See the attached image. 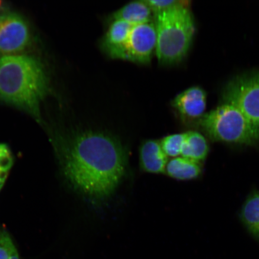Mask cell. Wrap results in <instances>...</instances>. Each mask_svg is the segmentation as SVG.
Here are the masks:
<instances>
[{"label":"cell","mask_w":259,"mask_h":259,"mask_svg":"<svg viewBox=\"0 0 259 259\" xmlns=\"http://www.w3.org/2000/svg\"><path fill=\"white\" fill-rule=\"evenodd\" d=\"M189 6H181L154 15L157 34L155 53L162 64L180 62L189 50L195 27Z\"/></svg>","instance_id":"obj_3"},{"label":"cell","mask_w":259,"mask_h":259,"mask_svg":"<svg viewBox=\"0 0 259 259\" xmlns=\"http://www.w3.org/2000/svg\"><path fill=\"white\" fill-rule=\"evenodd\" d=\"M139 158L142 169L151 174L164 173L169 160L162 149L160 141L153 139L142 144Z\"/></svg>","instance_id":"obj_10"},{"label":"cell","mask_w":259,"mask_h":259,"mask_svg":"<svg viewBox=\"0 0 259 259\" xmlns=\"http://www.w3.org/2000/svg\"><path fill=\"white\" fill-rule=\"evenodd\" d=\"M184 134L185 137L181 156L201 163L205 159L209 151L206 139L196 132H188L184 133Z\"/></svg>","instance_id":"obj_13"},{"label":"cell","mask_w":259,"mask_h":259,"mask_svg":"<svg viewBox=\"0 0 259 259\" xmlns=\"http://www.w3.org/2000/svg\"><path fill=\"white\" fill-rule=\"evenodd\" d=\"M8 174V172H0V190H2L3 187L5 185Z\"/></svg>","instance_id":"obj_20"},{"label":"cell","mask_w":259,"mask_h":259,"mask_svg":"<svg viewBox=\"0 0 259 259\" xmlns=\"http://www.w3.org/2000/svg\"><path fill=\"white\" fill-rule=\"evenodd\" d=\"M0 244L4 246L9 252V259H21L17 248L8 233L0 231Z\"/></svg>","instance_id":"obj_18"},{"label":"cell","mask_w":259,"mask_h":259,"mask_svg":"<svg viewBox=\"0 0 259 259\" xmlns=\"http://www.w3.org/2000/svg\"><path fill=\"white\" fill-rule=\"evenodd\" d=\"M223 103L231 105L247 119L259 137V74L238 77L223 94Z\"/></svg>","instance_id":"obj_5"},{"label":"cell","mask_w":259,"mask_h":259,"mask_svg":"<svg viewBox=\"0 0 259 259\" xmlns=\"http://www.w3.org/2000/svg\"><path fill=\"white\" fill-rule=\"evenodd\" d=\"M185 134H177L166 136L160 141L162 149L168 158L181 156Z\"/></svg>","instance_id":"obj_15"},{"label":"cell","mask_w":259,"mask_h":259,"mask_svg":"<svg viewBox=\"0 0 259 259\" xmlns=\"http://www.w3.org/2000/svg\"><path fill=\"white\" fill-rule=\"evenodd\" d=\"M172 106L186 121L199 120L206 106V95L202 89L193 87L184 91L173 100Z\"/></svg>","instance_id":"obj_8"},{"label":"cell","mask_w":259,"mask_h":259,"mask_svg":"<svg viewBox=\"0 0 259 259\" xmlns=\"http://www.w3.org/2000/svg\"><path fill=\"white\" fill-rule=\"evenodd\" d=\"M133 26L122 21H110L108 30L100 42L102 51L109 57L121 60L123 49Z\"/></svg>","instance_id":"obj_9"},{"label":"cell","mask_w":259,"mask_h":259,"mask_svg":"<svg viewBox=\"0 0 259 259\" xmlns=\"http://www.w3.org/2000/svg\"><path fill=\"white\" fill-rule=\"evenodd\" d=\"M0 259H9L8 251L2 244H0Z\"/></svg>","instance_id":"obj_19"},{"label":"cell","mask_w":259,"mask_h":259,"mask_svg":"<svg viewBox=\"0 0 259 259\" xmlns=\"http://www.w3.org/2000/svg\"><path fill=\"white\" fill-rule=\"evenodd\" d=\"M65 177L77 192L95 200L112 195L124 177L127 155L111 135L96 131L79 133L63 149Z\"/></svg>","instance_id":"obj_1"},{"label":"cell","mask_w":259,"mask_h":259,"mask_svg":"<svg viewBox=\"0 0 259 259\" xmlns=\"http://www.w3.org/2000/svg\"><path fill=\"white\" fill-rule=\"evenodd\" d=\"M201 171V163L179 156L168 161L164 173L174 179L184 181L195 179Z\"/></svg>","instance_id":"obj_12"},{"label":"cell","mask_w":259,"mask_h":259,"mask_svg":"<svg viewBox=\"0 0 259 259\" xmlns=\"http://www.w3.org/2000/svg\"><path fill=\"white\" fill-rule=\"evenodd\" d=\"M50 82L39 60L27 55L0 57V100L24 110L38 122Z\"/></svg>","instance_id":"obj_2"},{"label":"cell","mask_w":259,"mask_h":259,"mask_svg":"<svg viewBox=\"0 0 259 259\" xmlns=\"http://www.w3.org/2000/svg\"><path fill=\"white\" fill-rule=\"evenodd\" d=\"M154 15L181 6H189V2L182 0H145Z\"/></svg>","instance_id":"obj_16"},{"label":"cell","mask_w":259,"mask_h":259,"mask_svg":"<svg viewBox=\"0 0 259 259\" xmlns=\"http://www.w3.org/2000/svg\"><path fill=\"white\" fill-rule=\"evenodd\" d=\"M31 40L30 28L22 16L13 12L0 15V57L22 55Z\"/></svg>","instance_id":"obj_6"},{"label":"cell","mask_w":259,"mask_h":259,"mask_svg":"<svg viewBox=\"0 0 259 259\" xmlns=\"http://www.w3.org/2000/svg\"><path fill=\"white\" fill-rule=\"evenodd\" d=\"M14 164V157L8 146L0 144V172H8Z\"/></svg>","instance_id":"obj_17"},{"label":"cell","mask_w":259,"mask_h":259,"mask_svg":"<svg viewBox=\"0 0 259 259\" xmlns=\"http://www.w3.org/2000/svg\"><path fill=\"white\" fill-rule=\"evenodd\" d=\"M198 123L213 141L251 145L259 139L257 133L242 113L227 103L205 113Z\"/></svg>","instance_id":"obj_4"},{"label":"cell","mask_w":259,"mask_h":259,"mask_svg":"<svg viewBox=\"0 0 259 259\" xmlns=\"http://www.w3.org/2000/svg\"><path fill=\"white\" fill-rule=\"evenodd\" d=\"M241 219L246 228L259 239V193H254L246 200L241 211Z\"/></svg>","instance_id":"obj_14"},{"label":"cell","mask_w":259,"mask_h":259,"mask_svg":"<svg viewBox=\"0 0 259 259\" xmlns=\"http://www.w3.org/2000/svg\"><path fill=\"white\" fill-rule=\"evenodd\" d=\"M153 11L145 0L134 1L122 6L110 16L109 21H122L132 25L151 21Z\"/></svg>","instance_id":"obj_11"},{"label":"cell","mask_w":259,"mask_h":259,"mask_svg":"<svg viewBox=\"0 0 259 259\" xmlns=\"http://www.w3.org/2000/svg\"><path fill=\"white\" fill-rule=\"evenodd\" d=\"M157 45L154 21L133 26L123 49L121 60L139 64L151 61Z\"/></svg>","instance_id":"obj_7"}]
</instances>
